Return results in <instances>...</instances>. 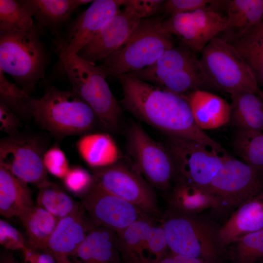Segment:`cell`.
I'll use <instances>...</instances> for the list:
<instances>
[{
    "instance_id": "obj_1",
    "label": "cell",
    "mask_w": 263,
    "mask_h": 263,
    "mask_svg": "<svg viewBox=\"0 0 263 263\" xmlns=\"http://www.w3.org/2000/svg\"><path fill=\"white\" fill-rule=\"evenodd\" d=\"M123 91L119 101L125 110L166 136L221 146L196 124L184 95L165 90L129 74L116 77Z\"/></svg>"
},
{
    "instance_id": "obj_2",
    "label": "cell",
    "mask_w": 263,
    "mask_h": 263,
    "mask_svg": "<svg viewBox=\"0 0 263 263\" xmlns=\"http://www.w3.org/2000/svg\"><path fill=\"white\" fill-rule=\"evenodd\" d=\"M38 24L27 31L0 32V69L29 95L45 76L50 58Z\"/></svg>"
},
{
    "instance_id": "obj_3",
    "label": "cell",
    "mask_w": 263,
    "mask_h": 263,
    "mask_svg": "<svg viewBox=\"0 0 263 263\" xmlns=\"http://www.w3.org/2000/svg\"><path fill=\"white\" fill-rule=\"evenodd\" d=\"M72 90L91 108L101 127L116 132L123 121V109L106 81V75L95 64L77 54L60 58Z\"/></svg>"
},
{
    "instance_id": "obj_4",
    "label": "cell",
    "mask_w": 263,
    "mask_h": 263,
    "mask_svg": "<svg viewBox=\"0 0 263 263\" xmlns=\"http://www.w3.org/2000/svg\"><path fill=\"white\" fill-rule=\"evenodd\" d=\"M163 21L160 17L142 19L125 43L98 66L107 76L116 77L152 65L174 46L172 35L164 28Z\"/></svg>"
},
{
    "instance_id": "obj_5",
    "label": "cell",
    "mask_w": 263,
    "mask_h": 263,
    "mask_svg": "<svg viewBox=\"0 0 263 263\" xmlns=\"http://www.w3.org/2000/svg\"><path fill=\"white\" fill-rule=\"evenodd\" d=\"M32 118L42 128L58 138L84 134L98 123L91 108L73 90L48 87L34 98Z\"/></svg>"
},
{
    "instance_id": "obj_6",
    "label": "cell",
    "mask_w": 263,
    "mask_h": 263,
    "mask_svg": "<svg viewBox=\"0 0 263 263\" xmlns=\"http://www.w3.org/2000/svg\"><path fill=\"white\" fill-rule=\"evenodd\" d=\"M196 54L181 42L166 51L151 66L129 74L181 95L198 90H217Z\"/></svg>"
},
{
    "instance_id": "obj_7",
    "label": "cell",
    "mask_w": 263,
    "mask_h": 263,
    "mask_svg": "<svg viewBox=\"0 0 263 263\" xmlns=\"http://www.w3.org/2000/svg\"><path fill=\"white\" fill-rule=\"evenodd\" d=\"M170 252L193 257L207 263H217L220 246L218 228L195 214L170 208L161 225Z\"/></svg>"
},
{
    "instance_id": "obj_8",
    "label": "cell",
    "mask_w": 263,
    "mask_h": 263,
    "mask_svg": "<svg viewBox=\"0 0 263 263\" xmlns=\"http://www.w3.org/2000/svg\"><path fill=\"white\" fill-rule=\"evenodd\" d=\"M200 54L204 70L217 90L230 95L242 92L260 95L262 90L252 71L233 45L217 37Z\"/></svg>"
},
{
    "instance_id": "obj_9",
    "label": "cell",
    "mask_w": 263,
    "mask_h": 263,
    "mask_svg": "<svg viewBox=\"0 0 263 263\" xmlns=\"http://www.w3.org/2000/svg\"><path fill=\"white\" fill-rule=\"evenodd\" d=\"M165 146L174 165V181L208 189L229 155L222 146L183 138L167 136Z\"/></svg>"
},
{
    "instance_id": "obj_10",
    "label": "cell",
    "mask_w": 263,
    "mask_h": 263,
    "mask_svg": "<svg viewBox=\"0 0 263 263\" xmlns=\"http://www.w3.org/2000/svg\"><path fill=\"white\" fill-rule=\"evenodd\" d=\"M130 163L153 188L168 190L175 176L171 156L165 145L153 139L142 125L130 121L125 131Z\"/></svg>"
},
{
    "instance_id": "obj_11",
    "label": "cell",
    "mask_w": 263,
    "mask_h": 263,
    "mask_svg": "<svg viewBox=\"0 0 263 263\" xmlns=\"http://www.w3.org/2000/svg\"><path fill=\"white\" fill-rule=\"evenodd\" d=\"M209 190L218 202V211L237 208L263 191V169L229 155L212 179Z\"/></svg>"
},
{
    "instance_id": "obj_12",
    "label": "cell",
    "mask_w": 263,
    "mask_h": 263,
    "mask_svg": "<svg viewBox=\"0 0 263 263\" xmlns=\"http://www.w3.org/2000/svg\"><path fill=\"white\" fill-rule=\"evenodd\" d=\"M95 183L105 191L135 205L148 215H159L153 188L132 167L120 160L111 166L92 169Z\"/></svg>"
},
{
    "instance_id": "obj_13",
    "label": "cell",
    "mask_w": 263,
    "mask_h": 263,
    "mask_svg": "<svg viewBox=\"0 0 263 263\" xmlns=\"http://www.w3.org/2000/svg\"><path fill=\"white\" fill-rule=\"evenodd\" d=\"M41 136L18 134L0 141V166L28 184L38 186L47 180L43 162L47 149Z\"/></svg>"
},
{
    "instance_id": "obj_14",
    "label": "cell",
    "mask_w": 263,
    "mask_h": 263,
    "mask_svg": "<svg viewBox=\"0 0 263 263\" xmlns=\"http://www.w3.org/2000/svg\"><path fill=\"white\" fill-rule=\"evenodd\" d=\"M123 0H95L56 38L59 58L76 55L122 7Z\"/></svg>"
},
{
    "instance_id": "obj_15",
    "label": "cell",
    "mask_w": 263,
    "mask_h": 263,
    "mask_svg": "<svg viewBox=\"0 0 263 263\" xmlns=\"http://www.w3.org/2000/svg\"><path fill=\"white\" fill-rule=\"evenodd\" d=\"M81 203L94 226L116 233L140 220L151 218L132 203L102 189L95 183Z\"/></svg>"
},
{
    "instance_id": "obj_16",
    "label": "cell",
    "mask_w": 263,
    "mask_h": 263,
    "mask_svg": "<svg viewBox=\"0 0 263 263\" xmlns=\"http://www.w3.org/2000/svg\"><path fill=\"white\" fill-rule=\"evenodd\" d=\"M144 19L129 0H123L122 8L77 55L94 64L102 62L125 43Z\"/></svg>"
},
{
    "instance_id": "obj_17",
    "label": "cell",
    "mask_w": 263,
    "mask_h": 263,
    "mask_svg": "<svg viewBox=\"0 0 263 263\" xmlns=\"http://www.w3.org/2000/svg\"><path fill=\"white\" fill-rule=\"evenodd\" d=\"M226 17L213 9L179 14L164 20V28L193 52L200 53L213 38L228 28Z\"/></svg>"
},
{
    "instance_id": "obj_18",
    "label": "cell",
    "mask_w": 263,
    "mask_h": 263,
    "mask_svg": "<svg viewBox=\"0 0 263 263\" xmlns=\"http://www.w3.org/2000/svg\"><path fill=\"white\" fill-rule=\"evenodd\" d=\"M37 24L58 38L63 29L71 21L72 16L81 5L91 0H22Z\"/></svg>"
},
{
    "instance_id": "obj_19",
    "label": "cell",
    "mask_w": 263,
    "mask_h": 263,
    "mask_svg": "<svg viewBox=\"0 0 263 263\" xmlns=\"http://www.w3.org/2000/svg\"><path fill=\"white\" fill-rule=\"evenodd\" d=\"M263 228V191L248 199L218 228L217 237L221 248L237 238Z\"/></svg>"
},
{
    "instance_id": "obj_20",
    "label": "cell",
    "mask_w": 263,
    "mask_h": 263,
    "mask_svg": "<svg viewBox=\"0 0 263 263\" xmlns=\"http://www.w3.org/2000/svg\"><path fill=\"white\" fill-rule=\"evenodd\" d=\"M71 257L75 263H121L118 236L114 231L94 226Z\"/></svg>"
},
{
    "instance_id": "obj_21",
    "label": "cell",
    "mask_w": 263,
    "mask_h": 263,
    "mask_svg": "<svg viewBox=\"0 0 263 263\" xmlns=\"http://www.w3.org/2000/svg\"><path fill=\"white\" fill-rule=\"evenodd\" d=\"M85 211L58 220L48 243L47 250L55 257L72 256L94 225Z\"/></svg>"
},
{
    "instance_id": "obj_22",
    "label": "cell",
    "mask_w": 263,
    "mask_h": 263,
    "mask_svg": "<svg viewBox=\"0 0 263 263\" xmlns=\"http://www.w3.org/2000/svg\"><path fill=\"white\" fill-rule=\"evenodd\" d=\"M184 95L196 124L203 131L219 128L230 121V104L222 97L201 90Z\"/></svg>"
},
{
    "instance_id": "obj_23",
    "label": "cell",
    "mask_w": 263,
    "mask_h": 263,
    "mask_svg": "<svg viewBox=\"0 0 263 263\" xmlns=\"http://www.w3.org/2000/svg\"><path fill=\"white\" fill-rule=\"evenodd\" d=\"M75 146L80 157L92 169L111 166L121 159L115 141L107 132L83 134L77 140Z\"/></svg>"
},
{
    "instance_id": "obj_24",
    "label": "cell",
    "mask_w": 263,
    "mask_h": 263,
    "mask_svg": "<svg viewBox=\"0 0 263 263\" xmlns=\"http://www.w3.org/2000/svg\"><path fill=\"white\" fill-rule=\"evenodd\" d=\"M33 201L27 183L0 166V213L6 218L19 217L32 206Z\"/></svg>"
},
{
    "instance_id": "obj_25",
    "label": "cell",
    "mask_w": 263,
    "mask_h": 263,
    "mask_svg": "<svg viewBox=\"0 0 263 263\" xmlns=\"http://www.w3.org/2000/svg\"><path fill=\"white\" fill-rule=\"evenodd\" d=\"M230 96V121L237 130L263 132V100L251 92Z\"/></svg>"
},
{
    "instance_id": "obj_26",
    "label": "cell",
    "mask_w": 263,
    "mask_h": 263,
    "mask_svg": "<svg viewBox=\"0 0 263 263\" xmlns=\"http://www.w3.org/2000/svg\"><path fill=\"white\" fill-rule=\"evenodd\" d=\"M19 217L28 238L27 246L47 251L49 240L59 219L38 205L29 207Z\"/></svg>"
},
{
    "instance_id": "obj_27",
    "label": "cell",
    "mask_w": 263,
    "mask_h": 263,
    "mask_svg": "<svg viewBox=\"0 0 263 263\" xmlns=\"http://www.w3.org/2000/svg\"><path fill=\"white\" fill-rule=\"evenodd\" d=\"M228 41L237 38L263 19V0H226Z\"/></svg>"
},
{
    "instance_id": "obj_28",
    "label": "cell",
    "mask_w": 263,
    "mask_h": 263,
    "mask_svg": "<svg viewBox=\"0 0 263 263\" xmlns=\"http://www.w3.org/2000/svg\"><path fill=\"white\" fill-rule=\"evenodd\" d=\"M153 225L151 218L140 220L117 233L123 263H151L147 257V237Z\"/></svg>"
},
{
    "instance_id": "obj_29",
    "label": "cell",
    "mask_w": 263,
    "mask_h": 263,
    "mask_svg": "<svg viewBox=\"0 0 263 263\" xmlns=\"http://www.w3.org/2000/svg\"><path fill=\"white\" fill-rule=\"evenodd\" d=\"M169 202L171 208L189 214L219 208L216 198L209 189L180 182H175Z\"/></svg>"
},
{
    "instance_id": "obj_30",
    "label": "cell",
    "mask_w": 263,
    "mask_h": 263,
    "mask_svg": "<svg viewBox=\"0 0 263 263\" xmlns=\"http://www.w3.org/2000/svg\"><path fill=\"white\" fill-rule=\"evenodd\" d=\"M38 186V206L58 219L85 211L81 202H76L58 185L47 179Z\"/></svg>"
},
{
    "instance_id": "obj_31",
    "label": "cell",
    "mask_w": 263,
    "mask_h": 263,
    "mask_svg": "<svg viewBox=\"0 0 263 263\" xmlns=\"http://www.w3.org/2000/svg\"><path fill=\"white\" fill-rule=\"evenodd\" d=\"M232 147L244 162L263 169V132L237 130Z\"/></svg>"
},
{
    "instance_id": "obj_32",
    "label": "cell",
    "mask_w": 263,
    "mask_h": 263,
    "mask_svg": "<svg viewBox=\"0 0 263 263\" xmlns=\"http://www.w3.org/2000/svg\"><path fill=\"white\" fill-rule=\"evenodd\" d=\"M37 25L20 0H0V32L27 31Z\"/></svg>"
},
{
    "instance_id": "obj_33",
    "label": "cell",
    "mask_w": 263,
    "mask_h": 263,
    "mask_svg": "<svg viewBox=\"0 0 263 263\" xmlns=\"http://www.w3.org/2000/svg\"><path fill=\"white\" fill-rule=\"evenodd\" d=\"M34 99L16 83L9 81L0 69V103L21 119H27L32 118Z\"/></svg>"
},
{
    "instance_id": "obj_34",
    "label": "cell",
    "mask_w": 263,
    "mask_h": 263,
    "mask_svg": "<svg viewBox=\"0 0 263 263\" xmlns=\"http://www.w3.org/2000/svg\"><path fill=\"white\" fill-rule=\"evenodd\" d=\"M230 244L236 263L263 261V228L239 237Z\"/></svg>"
},
{
    "instance_id": "obj_35",
    "label": "cell",
    "mask_w": 263,
    "mask_h": 263,
    "mask_svg": "<svg viewBox=\"0 0 263 263\" xmlns=\"http://www.w3.org/2000/svg\"><path fill=\"white\" fill-rule=\"evenodd\" d=\"M233 45L250 68L259 86H263V45L240 41Z\"/></svg>"
},
{
    "instance_id": "obj_36",
    "label": "cell",
    "mask_w": 263,
    "mask_h": 263,
    "mask_svg": "<svg viewBox=\"0 0 263 263\" xmlns=\"http://www.w3.org/2000/svg\"><path fill=\"white\" fill-rule=\"evenodd\" d=\"M62 180L64 187L68 191L81 198L90 191L95 183L92 172L78 166L71 167Z\"/></svg>"
},
{
    "instance_id": "obj_37",
    "label": "cell",
    "mask_w": 263,
    "mask_h": 263,
    "mask_svg": "<svg viewBox=\"0 0 263 263\" xmlns=\"http://www.w3.org/2000/svg\"><path fill=\"white\" fill-rule=\"evenodd\" d=\"M224 5H225V0H164L161 9L170 17L202 9L210 8L217 10L218 8Z\"/></svg>"
},
{
    "instance_id": "obj_38",
    "label": "cell",
    "mask_w": 263,
    "mask_h": 263,
    "mask_svg": "<svg viewBox=\"0 0 263 263\" xmlns=\"http://www.w3.org/2000/svg\"><path fill=\"white\" fill-rule=\"evenodd\" d=\"M146 252L151 263L157 262L167 254L169 249L165 231L161 225H153L146 242Z\"/></svg>"
},
{
    "instance_id": "obj_39",
    "label": "cell",
    "mask_w": 263,
    "mask_h": 263,
    "mask_svg": "<svg viewBox=\"0 0 263 263\" xmlns=\"http://www.w3.org/2000/svg\"><path fill=\"white\" fill-rule=\"evenodd\" d=\"M43 162L47 172L62 179L68 172L70 166L64 152L58 146H52L45 151Z\"/></svg>"
},
{
    "instance_id": "obj_40",
    "label": "cell",
    "mask_w": 263,
    "mask_h": 263,
    "mask_svg": "<svg viewBox=\"0 0 263 263\" xmlns=\"http://www.w3.org/2000/svg\"><path fill=\"white\" fill-rule=\"evenodd\" d=\"M0 243L7 249L22 251L27 244L22 233L2 219L0 220Z\"/></svg>"
},
{
    "instance_id": "obj_41",
    "label": "cell",
    "mask_w": 263,
    "mask_h": 263,
    "mask_svg": "<svg viewBox=\"0 0 263 263\" xmlns=\"http://www.w3.org/2000/svg\"><path fill=\"white\" fill-rule=\"evenodd\" d=\"M21 119L3 104L0 103V130L8 136L19 134Z\"/></svg>"
},
{
    "instance_id": "obj_42",
    "label": "cell",
    "mask_w": 263,
    "mask_h": 263,
    "mask_svg": "<svg viewBox=\"0 0 263 263\" xmlns=\"http://www.w3.org/2000/svg\"><path fill=\"white\" fill-rule=\"evenodd\" d=\"M153 263H207L199 259L177 255L170 252L159 261Z\"/></svg>"
},
{
    "instance_id": "obj_43",
    "label": "cell",
    "mask_w": 263,
    "mask_h": 263,
    "mask_svg": "<svg viewBox=\"0 0 263 263\" xmlns=\"http://www.w3.org/2000/svg\"><path fill=\"white\" fill-rule=\"evenodd\" d=\"M240 41L247 42H254L263 45V30H258L251 28L236 38L229 41Z\"/></svg>"
},
{
    "instance_id": "obj_44",
    "label": "cell",
    "mask_w": 263,
    "mask_h": 263,
    "mask_svg": "<svg viewBox=\"0 0 263 263\" xmlns=\"http://www.w3.org/2000/svg\"><path fill=\"white\" fill-rule=\"evenodd\" d=\"M0 263H19L12 255H5L1 258Z\"/></svg>"
},
{
    "instance_id": "obj_45",
    "label": "cell",
    "mask_w": 263,
    "mask_h": 263,
    "mask_svg": "<svg viewBox=\"0 0 263 263\" xmlns=\"http://www.w3.org/2000/svg\"><path fill=\"white\" fill-rule=\"evenodd\" d=\"M55 258L56 260L57 263H75L68 256H61Z\"/></svg>"
},
{
    "instance_id": "obj_46",
    "label": "cell",
    "mask_w": 263,
    "mask_h": 263,
    "mask_svg": "<svg viewBox=\"0 0 263 263\" xmlns=\"http://www.w3.org/2000/svg\"><path fill=\"white\" fill-rule=\"evenodd\" d=\"M251 28L258 30H263V19L258 24L254 26Z\"/></svg>"
},
{
    "instance_id": "obj_47",
    "label": "cell",
    "mask_w": 263,
    "mask_h": 263,
    "mask_svg": "<svg viewBox=\"0 0 263 263\" xmlns=\"http://www.w3.org/2000/svg\"><path fill=\"white\" fill-rule=\"evenodd\" d=\"M259 96L263 100V90H262Z\"/></svg>"
},
{
    "instance_id": "obj_48",
    "label": "cell",
    "mask_w": 263,
    "mask_h": 263,
    "mask_svg": "<svg viewBox=\"0 0 263 263\" xmlns=\"http://www.w3.org/2000/svg\"><path fill=\"white\" fill-rule=\"evenodd\" d=\"M260 263H263V261L261 262Z\"/></svg>"
}]
</instances>
